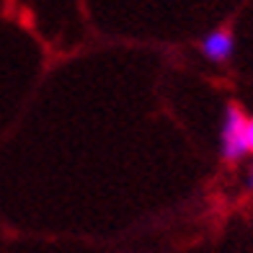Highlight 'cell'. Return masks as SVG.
I'll use <instances>...</instances> for the list:
<instances>
[{"mask_svg": "<svg viewBox=\"0 0 253 253\" xmlns=\"http://www.w3.org/2000/svg\"><path fill=\"white\" fill-rule=\"evenodd\" d=\"M199 49H202V54H204L210 62L222 65V62H227L230 57H233V52H235V37H233L227 29H214V31H210V34L202 39Z\"/></svg>", "mask_w": 253, "mask_h": 253, "instance_id": "cell-2", "label": "cell"}, {"mask_svg": "<svg viewBox=\"0 0 253 253\" xmlns=\"http://www.w3.org/2000/svg\"><path fill=\"white\" fill-rule=\"evenodd\" d=\"M246 189L248 191H253V163L248 166V170H246Z\"/></svg>", "mask_w": 253, "mask_h": 253, "instance_id": "cell-4", "label": "cell"}, {"mask_svg": "<svg viewBox=\"0 0 253 253\" xmlns=\"http://www.w3.org/2000/svg\"><path fill=\"white\" fill-rule=\"evenodd\" d=\"M246 126H248V117L243 114V109L238 103H227L222 126H220V155L227 163H238V160H243L251 153Z\"/></svg>", "mask_w": 253, "mask_h": 253, "instance_id": "cell-1", "label": "cell"}, {"mask_svg": "<svg viewBox=\"0 0 253 253\" xmlns=\"http://www.w3.org/2000/svg\"><path fill=\"white\" fill-rule=\"evenodd\" d=\"M246 137H248V150L253 153V117H248V126H246Z\"/></svg>", "mask_w": 253, "mask_h": 253, "instance_id": "cell-3", "label": "cell"}]
</instances>
